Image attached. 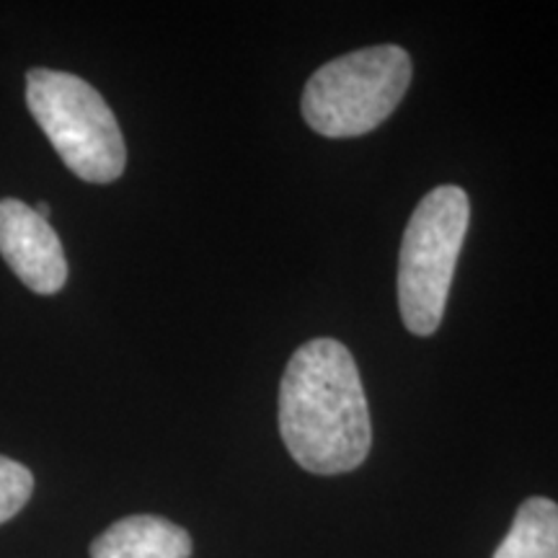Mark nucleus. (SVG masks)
I'll return each instance as SVG.
<instances>
[{
  "instance_id": "obj_5",
  "label": "nucleus",
  "mask_w": 558,
  "mask_h": 558,
  "mask_svg": "<svg viewBox=\"0 0 558 558\" xmlns=\"http://www.w3.org/2000/svg\"><path fill=\"white\" fill-rule=\"evenodd\" d=\"M0 256L26 288L54 295L68 282V259L50 220L21 199H0Z\"/></svg>"
},
{
  "instance_id": "obj_6",
  "label": "nucleus",
  "mask_w": 558,
  "mask_h": 558,
  "mask_svg": "<svg viewBox=\"0 0 558 558\" xmlns=\"http://www.w3.org/2000/svg\"><path fill=\"white\" fill-rule=\"evenodd\" d=\"M90 558H192V538L158 514H132L90 543Z\"/></svg>"
},
{
  "instance_id": "obj_7",
  "label": "nucleus",
  "mask_w": 558,
  "mask_h": 558,
  "mask_svg": "<svg viewBox=\"0 0 558 558\" xmlns=\"http://www.w3.org/2000/svg\"><path fill=\"white\" fill-rule=\"evenodd\" d=\"M494 558H558V505L546 497L522 501Z\"/></svg>"
},
{
  "instance_id": "obj_3",
  "label": "nucleus",
  "mask_w": 558,
  "mask_h": 558,
  "mask_svg": "<svg viewBox=\"0 0 558 558\" xmlns=\"http://www.w3.org/2000/svg\"><path fill=\"white\" fill-rule=\"evenodd\" d=\"M411 83V58L396 45L365 47L318 68L305 83L303 117L324 137H360L393 114Z\"/></svg>"
},
{
  "instance_id": "obj_2",
  "label": "nucleus",
  "mask_w": 558,
  "mask_h": 558,
  "mask_svg": "<svg viewBox=\"0 0 558 558\" xmlns=\"http://www.w3.org/2000/svg\"><path fill=\"white\" fill-rule=\"evenodd\" d=\"M26 107L62 163L90 184H111L128 166V148L114 111L88 81L62 70L26 73Z\"/></svg>"
},
{
  "instance_id": "obj_9",
  "label": "nucleus",
  "mask_w": 558,
  "mask_h": 558,
  "mask_svg": "<svg viewBox=\"0 0 558 558\" xmlns=\"http://www.w3.org/2000/svg\"><path fill=\"white\" fill-rule=\"evenodd\" d=\"M34 209H37V215H41V218L50 220V213H52V209H50V205H47V202H39V205L34 207Z\"/></svg>"
},
{
  "instance_id": "obj_4",
  "label": "nucleus",
  "mask_w": 558,
  "mask_h": 558,
  "mask_svg": "<svg viewBox=\"0 0 558 558\" xmlns=\"http://www.w3.org/2000/svg\"><path fill=\"white\" fill-rule=\"evenodd\" d=\"M469 220V194L452 184L432 190L411 215L399 256V308L416 337L442 324Z\"/></svg>"
},
{
  "instance_id": "obj_1",
  "label": "nucleus",
  "mask_w": 558,
  "mask_h": 558,
  "mask_svg": "<svg viewBox=\"0 0 558 558\" xmlns=\"http://www.w3.org/2000/svg\"><path fill=\"white\" fill-rule=\"evenodd\" d=\"M279 435L300 469L337 476L365 463L373 424L357 362L337 339H311L279 386Z\"/></svg>"
},
{
  "instance_id": "obj_8",
  "label": "nucleus",
  "mask_w": 558,
  "mask_h": 558,
  "mask_svg": "<svg viewBox=\"0 0 558 558\" xmlns=\"http://www.w3.org/2000/svg\"><path fill=\"white\" fill-rule=\"evenodd\" d=\"M34 476L26 465L0 456V525L16 518L32 499Z\"/></svg>"
}]
</instances>
